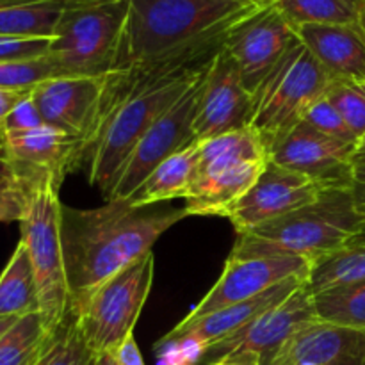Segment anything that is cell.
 <instances>
[{"mask_svg":"<svg viewBox=\"0 0 365 365\" xmlns=\"http://www.w3.org/2000/svg\"><path fill=\"white\" fill-rule=\"evenodd\" d=\"M310 262L294 255H230L212 289L182 321L189 323L216 310L252 299L292 277L310 278Z\"/></svg>","mask_w":365,"mask_h":365,"instance_id":"cell-14","label":"cell"},{"mask_svg":"<svg viewBox=\"0 0 365 365\" xmlns=\"http://www.w3.org/2000/svg\"><path fill=\"white\" fill-rule=\"evenodd\" d=\"M36 365H95V355L86 344L77 317L71 310L52 334Z\"/></svg>","mask_w":365,"mask_h":365,"instance_id":"cell-29","label":"cell"},{"mask_svg":"<svg viewBox=\"0 0 365 365\" xmlns=\"http://www.w3.org/2000/svg\"><path fill=\"white\" fill-rule=\"evenodd\" d=\"M365 365V330L316 319L285 341L267 365Z\"/></svg>","mask_w":365,"mask_h":365,"instance_id":"cell-19","label":"cell"},{"mask_svg":"<svg viewBox=\"0 0 365 365\" xmlns=\"http://www.w3.org/2000/svg\"><path fill=\"white\" fill-rule=\"evenodd\" d=\"M114 355H116L118 364L120 365H145V360H143L141 351H139L134 334L125 339L123 344L116 349Z\"/></svg>","mask_w":365,"mask_h":365,"instance_id":"cell-37","label":"cell"},{"mask_svg":"<svg viewBox=\"0 0 365 365\" xmlns=\"http://www.w3.org/2000/svg\"><path fill=\"white\" fill-rule=\"evenodd\" d=\"M359 282H365V235H359L348 246L317 262L309 278L312 294Z\"/></svg>","mask_w":365,"mask_h":365,"instance_id":"cell-25","label":"cell"},{"mask_svg":"<svg viewBox=\"0 0 365 365\" xmlns=\"http://www.w3.org/2000/svg\"><path fill=\"white\" fill-rule=\"evenodd\" d=\"M81 163V139L50 125L0 132V178L16 185L29 198L46 182L63 184Z\"/></svg>","mask_w":365,"mask_h":365,"instance_id":"cell-10","label":"cell"},{"mask_svg":"<svg viewBox=\"0 0 365 365\" xmlns=\"http://www.w3.org/2000/svg\"><path fill=\"white\" fill-rule=\"evenodd\" d=\"M327 98L360 141L365 135V82L331 81L327 89Z\"/></svg>","mask_w":365,"mask_h":365,"instance_id":"cell-31","label":"cell"},{"mask_svg":"<svg viewBox=\"0 0 365 365\" xmlns=\"http://www.w3.org/2000/svg\"><path fill=\"white\" fill-rule=\"evenodd\" d=\"M203 77L139 139L128 159L125 160L120 177L106 202L128 200L160 163L185 150L187 146L195 145L196 139L195 132H192V120H195Z\"/></svg>","mask_w":365,"mask_h":365,"instance_id":"cell-12","label":"cell"},{"mask_svg":"<svg viewBox=\"0 0 365 365\" xmlns=\"http://www.w3.org/2000/svg\"><path fill=\"white\" fill-rule=\"evenodd\" d=\"M294 27L356 25L362 0H269Z\"/></svg>","mask_w":365,"mask_h":365,"instance_id":"cell-27","label":"cell"},{"mask_svg":"<svg viewBox=\"0 0 365 365\" xmlns=\"http://www.w3.org/2000/svg\"><path fill=\"white\" fill-rule=\"evenodd\" d=\"M359 29L362 31V34L365 36V0H362V6H360V13H359V21H356Z\"/></svg>","mask_w":365,"mask_h":365,"instance_id":"cell-43","label":"cell"},{"mask_svg":"<svg viewBox=\"0 0 365 365\" xmlns=\"http://www.w3.org/2000/svg\"><path fill=\"white\" fill-rule=\"evenodd\" d=\"M271 160L299 171L324 187H353L356 143L328 138L309 125L298 123L271 148Z\"/></svg>","mask_w":365,"mask_h":365,"instance_id":"cell-18","label":"cell"},{"mask_svg":"<svg viewBox=\"0 0 365 365\" xmlns=\"http://www.w3.org/2000/svg\"><path fill=\"white\" fill-rule=\"evenodd\" d=\"M50 337L39 312L21 316L0 337V365H36Z\"/></svg>","mask_w":365,"mask_h":365,"instance_id":"cell-26","label":"cell"},{"mask_svg":"<svg viewBox=\"0 0 365 365\" xmlns=\"http://www.w3.org/2000/svg\"><path fill=\"white\" fill-rule=\"evenodd\" d=\"M314 305L321 321L365 330V282L317 292Z\"/></svg>","mask_w":365,"mask_h":365,"instance_id":"cell-28","label":"cell"},{"mask_svg":"<svg viewBox=\"0 0 365 365\" xmlns=\"http://www.w3.org/2000/svg\"><path fill=\"white\" fill-rule=\"evenodd\" d=\"M214 365H260V359L255 355H235L220 360Z\"/></svg>","mask_w":365,"mask_h":365,"instance_id":"cell-39","label":"cell"},{"mask_svg":"<svg viewBox=\"0 0 365 365\" xmlns=\"http://www.w3.org/2000/svg\"><path fill=\"white\" fill-rule=\"evenodd\" d=\"M155 255L148 252L123 271L70 307L93 355L116 353L128 335L134 334L141 310L152 291Z\"/></svg>","mask_w":365,"mask_h":365,"instance_id":"cell-9","label":"cell"},{"mask_svg":"<svg viewBox=\"0 0 365 365\" xmlns=\"http://www.w3.org/2000/svg\"><path fill=\"white\" fill-rule=\"evenodd\" d=\"M95 365H120L114 353H102V355L95 356Z\"/></svg>","mask_w":365,"mask_h":365,"instance_id":"cell-41","label":"cell"},{"mask_svg":"<svg viewBox=\"0 0 365 365\" xmlns=\"http://www.w3.org/2000/svg\"><path fill=\"white\" fill-rule=\"evenodd\" d=\"M299 41L331 81L365 82V36L359 25H299Z\"/></svg>","mask_w":365,"mask_h":365,"instance_id":"cell-20","label":"cell"},{"mask_svg":"<svg viewBox=\"0 0 365 365\" xmlns=\"http://www.w3.org/2000/svg\"><path fill=\"white\" fill-rule=\"evenodd\" d=\"M50 43L46 38H0V63L46 56Z\"/></svg>","mask_w":365,"mask_h":365,"instance_id":"cell-34","label":"cell"},{"mask_svg":"<svg viewBox=\"0 0 365 365\" xmlns=\"http://www.w3.org/2000/svg\"><path fill=\"white\" fill-rule=\"evenodd\" d=\"M187 217L185 207H134L110 200L96 209H61L70 307L152 252L164 232Z\"/></svg>","mask_w":365,"mask_h":365,"instance_id":"cell-1","label":"cell"},{"mask_svg":"<svg viewBox=\"0 0 365 365\" xmlns=\"http://www.w3.org/2000/svg\"><path fill=\"white\" fill-rule=\"evenodd\" d=\"M56 77H61V71L48 53L36 59L0 63V89L4 91H32L38 84Z\"/></svg>","mask_w":365,"mask_h":365,"instance_id":"cell-30","label":"cell"},{"mask_svg":"<svg viewBox=\"0 0 365 365\" xmlns=\"http://www.w3.org/2000/svg\"><path fill=\"white\" fill-rule=\"evenodd\" d=\"M214 56L120 70L107 77L102 118L82 155L89 163V184L103 198H109L139 139L205 75Z\"/></svg>","mask_w":365,"mask_h":365,"instance_id":"cell-2","label":"cell"},{"mask_svg":"<svg viewBox=\"0 0 365 365\" xmlns=\"http://www.w3.org/2000/svg\"><path fill=\"white\" fill-rule=\"evenodd\" d=\"M39 312L34 269L25 242L18 241L0 274V317H21Z\"/></svg>","mask_w":365,"mask_h":365,"instance_id":"cell-24","label":"cell"},{"mask_svg":"<svg viewBox=\"0 0 365 365\" xmlns=\"http://www.w3.org/2000/svg\"><path fill=\"white\" fill-rule=\"evenodd\" d=\"M68 2H93V0H68Z\"/></svg>","mask_w":365,"mask_h":365,"instance_id":"cell-45","label":"cell"},{"mask_svg":"<svg viewBox=\"0 0 365 365\" xmlns=\"http://www.w3.org/2000/svg\"><path fill=\"white\" fill-rule=\"evenodd\" d=\"M128 0L75 2L64 9L48 56L61 77H107L120 61Z\"/></svg>","mask_w":365,"mask_h":365,"instance_id":"cell-6","label":"cell"},{"mask_svg":"<svg viewBox=\"0 0 365 365\" xmlns=\"http://www.w3.org/2000/svg\"><path fill=\"white\" fill-rule=\"evenodd\" d=\"M302 123L309 125L310 128L328 135V138H335L341 139V141L356 143V145H359V139L351 134V130L348 128L346 121L342 120L339 110L331 106V102L327 98V95L321 96L319 100H316V102L309 107V110H307L305 116H303Z\"/></svg>","mask_w":365,"mask_h":365,"instance_id":"cell-32","label":"cell"},{"mask_svg":"<svg viewBox=\"0 0 365 365\" xmlns=\"http://www.w3.org/2000/svg\"><path fill=\"white\" fill-rule=\"evenodd\" d=\"M107 77H56L31 93L43 123L81 139L82 155L102 118Z\"/></svg>","mask_w":365,"mask_h":365,"instance_id":"cell-17","label":"cell"},{"mask_svg":"<svg viewBox=\"0 0 365 365\" xmlns=\"http://www.w3.org/2000/svg\"><path fill=\"white\" fill-rule=\"evenodd\" d=\"M307 280H309V278L305 277H292L289 278V280L271 287L269 291H266L264 294L255 296V298L252 299H246V302L237 303V305L216 310V312L209 314V316L189 321V323L180 321V323H178L173 330L168 331L163 339L191 337L207 346L212 344V342L221 341V339L228 337V335L241 330L242 327H246L250 321L259 317L260 314L267 312V310H271L273 307L280 305V303L285 302L296 289L302 287Z\"/></svg>","mask_w":365,"mask_h":365,"instance_id":"cell-21","label":"cell"},{"mask_svg":"<svg viewBox=\"0 0 365 365\" xmlns=\"http://www.w3.org/2000/svg\"><path fill=\"white\" fill-rule=\"evenodd\" d=\"M271 153L252 127L200 141V160L185 196L187 216H223L262 175Z\"/></svg>","mask_w":365,"mask_h":365,"instance_id":"cell-5","label":"cell"},{"mask_svg":"<svg viewBox=\"0 0 365 365\" xmlns=\"http://www.w3.org/2000/svg\"><path fill=\"white\" fill-rule=\"evenodd\" d=\"M252 113L253 95L246 89L237 63L223 45L200 86L192 120L196 143L250 127Z\"/></svg>","mask_w":365,"mask_h":365,"instance_id":"cell-13","label":"cell"},{"mask_svg":"<svg viewBox=\"0 0 365 365\" xmlns=\"http://www.w3.org/2000/svg\"><path fill=\"white\" fill-rule=\"evenodd\" d=\"M18 319H20V317H0V337H2Z\"/></svg>","mask_w":365,"mask_h":365,"instance_id":"cell-42","label":"cell"},{"mask_svg":"<svg viewBox=\"0 0 365 365\" xmlns=\"http://www.w3.org/2000/svg\"><path fill=\"white\" fill-rule=\"evenodd\" d=\"M362 157H365V135L360 139L359 145H356V153H355V159H362Z\"/></svg>","mask_w":365,"mask_h":365,"instance_id":"cell-44","label":"cell"},{"mask_svg":"<svg viewBox=\"0 0 365 365\" xmlns=\"http://www.w3.org/2000/svg\"><path fill=\"white\" fill-rule=\"evenodd\" d=\"M298 41L294 25L267 2L228 32L225 48L237 63L242 82L253 95Z\"/></svg>","mask_w":365,"mask_h":365,"instance_id":"cell-15","label":"cell"},{"mask_svg":"<svg viewBox=\"0 0 365 365\" xmlns=\"http://www.w3.org/2000/svg\"><path fill=\"white\" fill-rule=\"evenodd\" d=\"M316 319L319 317L307 280L280 305L260 314L235 334L207 346L200 365H214L235 355H255L260 365H267L291 335Z\"/></svg>","mask_w":365,"mask_h":365,"instance_id":"cell-11","label":"cell"},{"mask_svg":"<svg viewBox=\"0 0 365 365\" xmlns=\"http://www.w3.org/2000/svg\"><path fill=\"white\" fill-rule=\"evenodd\" d=\"M324 189L314 178L271 160L255 184L221 217H227L235 232L242 234L316 202Z\"/></svg>","mask_w":365,"mask_h":365,"instance_id":"cell-16","label":"cell"},{"mask_svg":"<svg viewBox=\"0 0 365 365\" xmlns=\"http://www.w3.org/2000/svg\"><path fill=\"white\" fill-rule=\"evenodd\" d=\"M29 95H31V91H4V89H0V123Z\"/></svg>","mask_w":365,"mask_h":365,"instance_id":"cell-38","label":"cell"},{"mask_svg":"<svg viewBox=\"0 0 365 365\" xmlns=\"http://www.w3.org/2000/svg\"><path fill=\"white\" fill-rule=\"evenodd\" d=\"M364 227L353 187H330L316 202L237 234L230 255H294L314 267L359 237Z\"/></svg>","mask_w":365,"mask_h":365,"instance_id":"cell-4","label":"cell"},{"mask_svg":"<svg viewBox=\"0 0 365 365\" xmlns=\"http://www.w3.org/2000/svg\"><path fill=\"white\" fill-rule=\"evenodd\" d=\"M29 200L31 198L16 185L0 178V223H21L27 214Z\"/></svg>","mask_w":365,"mask_h":365,"instance_id":"cell-35","label":"cell"},{"mask_svg":"<svg viewBox=\"0 0 365 365\" xmlns=\"http://www.w3.org/2000/svg\"><path fill=\"white\" fill-rule=\"evenodd\" d=\"M302 365H316V364H302Z\"/></svg>","mask_w":365,"mask_h":365,"instance_id":"cell-46","label":"cell"},{"mask_svg":"<svg viewBox=\"0 0 365 365\" xmlns=\"http://www.w3.org/2000/svg\"><path fill=\"white\" fill-rule=\"evenodd\" d=\"M269 0H128L120 70L214 56L228 32Z\"/></svg>","mask_w":365,"mask_h":365,"instance_id":"cell-3","label":"cell"},{"mask_svg":"<svg viewBox=\"0 0 365 365\" xmlns=\"http://www.w3.org/2000/svg\"><path fill=\"white\" fill-rule=\"evenodd\" d=\"M32 93V91H31ZM43 118L36 107L32 96H25L0 123V132H16V130H31V128L41 127Z\"/></svg>","mask_w":365,"mask_h":365,"instance_id":"cell-36","label":"cell"},{"mask_svg":"<svg viewBox=\"0 0 365 365\" xmlns=\"http://www.w3.org/2000/svg\"><path fill=\"white\" fill-rule=\"evenodd\" d=\"M198 160L200 143H195L160 163L127 202L134 207H152L175 198L185 200Z\"/></svg>","mask_w":365,"mask_h":365,"instance_id":"cell-22","label":"cell"},{"mask_svg":"<svg viewBox=\"0 0 365 365\" xmlns=\"http://www.w3.org/2000/svg\"><path fill=\"white\" fill-rule=\"evenodd\" d=\"M68 0H0V38L52 39Z\"/></svg>","mask_w":365,"mask_h":365,"instance_id":"cell-23","label":"cell"},{"mask_svg":"<svg viewBox=\"0 0 365 365\" xmlns=\"http://www.w3.org/2000/svg\"><path fill=\"white\" fill-rule=\"evenodd\" d=\"M61 185L46 182L32 192L20 223L21 241L27 246L38 287L39 316L46 331L53 334L70 312V287L61 237Z\"/></svg>","mask_w":365,"mask_h":365,"instance_id":"cell-8","label":"cell"},{"mask_svg":"<svg viewBox=\"0 0 365 365\" xmlns=\"http://www.w3.org/2000/svg\"><path fill=\"white\" fill-rule=\"evenodd\" d=\"M353 184L365 187V157L355 159V164H353Z\"/></svg>","mask_w":365,"mask_h":365,"instance_id":"cell-40","label":"cell"},{"mask_svg":"<svg viewBox=\"0 0 365 365\" xmlns=\"http://www.w3.org/2000/svg\"><path fill=\"white\" fill-rule=\"evenodd\" d=\"M207 344L191 337L160 339L153 346L157 365H200Z\"/></svg>","mask_w":365,"mask_h":365,"instance_id":"cell-33","label":"cell"},{"mask_svg":"<svg viewBox=\"0 0 365 365\" xmlns=\"http://www.w3.org/2000/svg\"><path fill=\"white\" fill-rule=\"evenodd\" d=\"M331 78L302 41L296 43L284 59L269 71L253 93L250 127L260 135L271 152L316 100L327 95Z\"/></svg>","mask_w":365,"mask_h":365,"instance_id":"cell-7","label":"cell"}]
</instances>
